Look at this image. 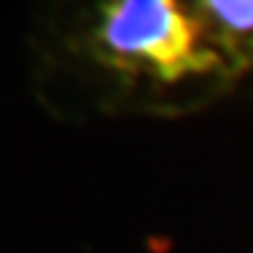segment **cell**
<instances>
[{
    "mask_svg": "<svg viewBox=\"0 0 253 253\" xmlns=\"http://www.w3.org/2000/svg\"><path fill=\"white\" fill-rule=\"evenodd\" d=\"M244 83L253 80V0H195Z\"/></svg>",
    "mask_w": 253,
    "mask_h": 253,
    "instance_id": "2",
    "label": "cell"
},
{
    "mask_svg": "<svg viewBox=\"0 0 253 253\" xmlns=\"http://www.w3.org/2000/svg\"><path fill=\"white\" fill-rule=\"evenodd\" d=\"M25 64L37 107L77 128L192 119L244 85L195 0H43Z\"/></svg>",
    "mask_w": 253,
    "mask_h": 253,
    "instance_id": "1",
    "label": "cell"
}]
</instances>
